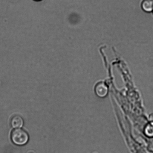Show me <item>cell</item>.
<instances>
[{
    "label": "cell",
    "mask_w": 153,
    "mask_h": 153,
    "mask_svg": "<svg viewBox=\"0 0 153 153\" xmlns=\"http://www.w3.org/2000/svg\"><path fill=\"white\" fill-rule=\"evenodd\" d=\"M29 136L25 130L20 128H15L12 131L10 139L15 145L17 146H23L28 143Z\"/></svg>",
    "instance_id": "obj_1"
},
{
    "label": "cell",
    "mask_w": 153,
    "mask_h": 153,
    "mask_svg": "<svg viewBox=\"0 0 153 153\" xmlns=\"http://www.w3.org/2000/svg\"><path fill=\"white\" fill-rule=\"evenodd\" d=\"M10 123L13 128H20L23 126L24 121L22 117L19 115H16L12 118Z\"/></svg>",
    "instance_id": "obj_2"
},
{
    "label": "cell",
    "mask_w": 153,
    "mask_h": 153,
    "mask_svg": "<svg viewBox=\"0 0 153 153\" xmlns=\"http://www.w3.org/2000/svg\"><path fill=\"white\" fill-rule=\"evenodd\" d=\"M141 6L143 11L151 13L153 11V0H143Z\"/></svg>",
    "instance_id": "obj_3"
},
{
    "label": "cell",
    "mask_w": 153,
    "mask_h": 153,
    "mask_svg": "<svg viewBox=\"0 0 153 153\" xmlns=\"http://www.w3.org/2000/svg\"><path fill=\"white\" fill-rule=\"evenodd\" d=\"M145 134L148 137H153V121L148 124L145 128Z\"/></svg>",
    "instance_id": "obj_4"
},
{
    "label": "cell",
    "mask_w": 153,
    "mask_h": 153,
    "mask_svg": "<svg viewBox=\"0 0 153 153\" xmlns=\"http://www.w3.org/2000/svg\"><path fill=\"white\" fill-rule=\"evenodd\" d=\"M149 119L151 121H153V113L150 115Z\"/></svg>",
    "instance_id": "obj_5"
},
{
    "label": "cell",
    "mask_w": 153,
    "mask_h": 153,
    "mask_svg": "<svg viewBox=\"0 0 153 153\" xmlns=\"http://www.w3.org/2000/svg\"><path fill=\"white\" fill-rule=\"evenodd\" d=\"M34 1H42V0H34Z\"/></svg>",
    "instance_id": "obj_6"
}]
</instances>
